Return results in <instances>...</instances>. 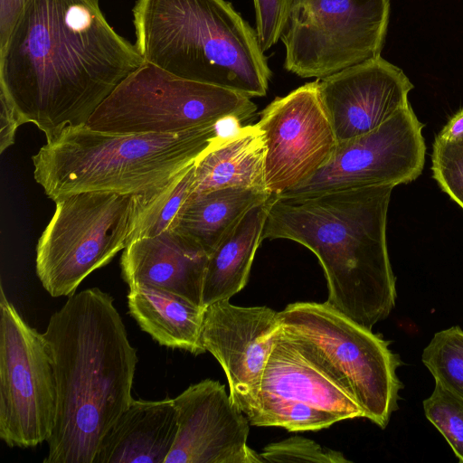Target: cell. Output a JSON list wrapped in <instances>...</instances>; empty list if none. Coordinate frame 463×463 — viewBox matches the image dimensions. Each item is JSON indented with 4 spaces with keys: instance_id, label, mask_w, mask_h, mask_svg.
Here are the masks:
<instances>
[{
    "instance_id": "obj_20",
    "label": "cell",
    "mask_w": 463,
    "mask_h": 463,
    "mask_svg": "<svg viewBox=\"0 0 463 463\" xmlns=\"http://www.w3.org/2000/svg\"><path fill=\"white\" fill-rule=\"evenodd\" d=\"M273 195V194H272ZM248 210L209 256L203 288V306L230 299L248 282L271 197Z\"/></svg>"
},
{
    "instance_id": "obj_13",
    "label": "cell",
    "mask_w": 463,
    "mask_h": 463,
    "mask_svg": "<svg viewBox=\"0 0 463 463\" xmlns=\"http://www.w3.org/2000/svg\"><path fill=\"white\" fill-rule=\"evenodd\" d=\"M281 330L279 312L238 307L223 299L204 309L202 343L222 367L235 405L255 411L268 360Z\"/></svg>"
},
{
    "instance_id": "obj_32",
    "label": "cell",
    "mask_w": 463,
    "mask_h": 463,
    "mask_svg": "<svg viewBox=\"0 0 463 463\" xmlns=\"http://www.w3.org/2000/svg\"><path fill=\"white\" fill-rule=\"evenodd\" d=\"M436 137L449 142L463 137V108L448 121Z\"/></svg>"
},
{
    "instance_id": "obj_26",
    "label": "cell",
    "mask_w": 463,
    "mask_h": 463,
    "mask_svg": "<svg viewBox=\"0 0 463 463\" xmlns=\"http://www.w3.org/2000/svg\"><path fill=\"white\" fill-rule=\"evenodd\" d=\"M427 419L439 430L460 462H463V400L436 383L423 402Z\"/></svg>"
},
{
    "instance_id": "obj_25",
    "label": "cell",
    "mask_w": 463,
    "mask_h": 463,
    "mask_svg": "<svg viewBox=\"0 0 463 463\" xmlns=\"http://www.w3.org/2000/svg\"><path fill=\"white\" fill-rule=\"evenodd\" d=\"M422 363L444 389L463 400V330L439 331L425 347Z\"/></svg>"
},
{
    "instance_id": "obj_19",
    "label": "cell",
    "mask_w": 463,
    "mask_h": 463,
    "mask_svg": "<svg viewBox=\"0 0 463 463\" xmlns=\"http://www.w3.org/2000/svg\"><path fill=\"white\" fill-rule=\"evenodd\" d=\"M128 312L140 328L161 345L201 354L204 307L149 286L131 288Z\"/></svg>"
},
{
    "instance_id": "obj_31",
    "label": "cell",
    "mask_w": 463,
    "mask_h": 463,
    "mask_svg": "<svg viewBox=\"0 0 463 463\" xmlns=\"http://www.w3.org/2000/svg\"><path fill=\"white\" fill-rule=\"evenodd\" d=\"M27 0H0V49L7 43Z\"/></svg>"
},
{
    "instance_id": "obj_18",
    "label": "cell",
    "mask_w": 463,
    "mask_h": 463,
    "mask_svg": "<svg viewBox=\"0 0 463 463\" xmlns=\"http://www.w3.org/2000/svg\"><path fill=\"white\" fill-rule=\"evenodd\" d=\"M260 395L307 403L342 420L364 418L362 409L313 365L281 330L263 373Z\"/></svg>"
},
{
    "instance_id": "obj_6",
    "label": "cell",
    "mask_w": 463,
    "mask_h": 463,
    "mask_svg": "<svg viewBox=\"0 0 463 463\" xmlns=\"http://www.w3.org/2000/svg\"><path fill=\"white\" fill-rule=\"evenodd\" d=\"M281 331L320 372L339 386L367 418L384 429L402 387L399 355L389 341L326 302H295L279 312Z\"/></svg>"
},
{
    "instance_id": "obj_10",
    "label": "cell",
    "mask_w": 463,
    "mask_h": 463,
    "mask_svg": "<svg viewBox=\"0 0 463 463\" xmlns=\"http://www.w3.org/2000/svg\"><path fill=\"white\" fill-rule=\"evenodd\" d=\"M0 438L29 448L50 438L56 418L53 365L43 334L0 297Z\"/></svg>"
},
{
    "instance_id": "obj_16",
    "label": "cell",
    "mask_w": 463,
    "mask_h": 463,
    "mask_svg": "<svg viewBox=\"0 0 463 463\" xmlns=\"http://www.w3.org/2000/svg\"><path fill=\"white\" fill-rule=\"evenodd\" d=\"M208 260L197 242L171 229L131 241L120 259L121 275L128 288L153 287L203 307Z\"/></svg>"
},
{
    "instance_id": "obj_4",
    "label": "cell",
    "mask_w": 463,
    "mask_h": 463,
    "mask_svg": "<svg viewBox=\"0 0 463 463\" xmlns=\"http://www.w3.org/2000/svg\"><path fill=\"white\" fill-rule=\"evenodd\" d=\"M241 127L234 118L166 134L70 127L32 157L33 177L52 201L81 192L145 194L165 186Z\"/></svg>"
},
{
    "instance_id": "obj_17",
    "label": "cell",
    "mask_w": 463,
    "mask_h": 463,
    "mask_svg": "<svg viewBox=\"0 0 463 463\" xmlns=\"http://www.w3.org/2000/svg\"><path fill=\"white\" fill-rule=\"evenodd\" d=\"M177 429L173 399H132L103 438L93 463H165Z\"/></svg>"
},
{
    "instance_id": "obj_5",
    "label": "cell",
    "mask_w": 463,
    "mask_h": 463,
    "mask_svg": "<svg viewBox=\"0 0 463 463\" xmlns=\"http://www.w3.org/2000/svg\"><path fill=\"white\" fill-rule=\"evenodd\" d=\"M135 44L146 62L175 76L251 97L271 71L255 30L225 0H137Z\"/></svg>"
},
{
    "instance_id": "obj_11",
    "label": "cell",
    "mask_w": 463,
    "mask_h": 463,
    "mask_svg": "<svg viewBox=\"0 0 463 463\" xmlns=\"http://www.w3.org/2000/svg\"><path fill=\"white\" fill-rule=\"evenodd\" d=\"M423 127L410 105L374 130L337 143L329 160L312 177L275 195L298 197L354 187L408 184L423 169Z\"/></svg>"
},
{
    "instance_id": "obj_9",
    "label": "cell",
    "mask_w": 463,
    "mask_h": 463,
    "mask_svg": "<svg viewBox=\"0 0 463 463\" xmlns=\"http://www.w3.org/2000/svg\"><path fill=\"white\" fill-rule=\"evenodd\" d=\"M389 14L390 0H292L284 68L322 79L381 56Z\"/></svg>"
},
{
    "instance_id": "obj_12",
    "label": "cell",
    "mask_w": 463,
    "mask_h": 463,
    "mask_svg": "<svg viewBox=\"0 0 463 463\" xmlns=\"http://www.w3.org/2000/svg\"><path fill=\"white\" fill-rule=\"evenodd\" d=\"M256 125L264 137L265 187L271 194L308 180L337 146L317 80L276 98L260 111Z\"/></svg>"
},
{
    "instance_id": "obj_15",
    "label": "cell",
    "mask_w": 463,
    "mask_h": 463,
    "mask_svg": "<svg viewBox=\"0 0 463 463\" xmlns=\"http://www.w3.org/2000/svg\"><path fill=\"white\" fill-rule=\"evenodd\" d=\"M317 80L337 143L374 130L410 106L413 89L404 72L381 56Z\"/></svg>"
},
{
    "instance_id": "obj_14",
    "label": "cell",
    "mask_w": 463,
    "mask_h": 463,
    "mask_svg": "<svg viewBox=\"0 0 463 463\" xmlns=\"http://www.w3.org/2000/svg\"><path fill=\"white\" fill-rule=\"evenodd\" d=\"M173 400L178 429L165 463H264L248 446L250 421L223 384L205 379Z\"/></svg>"
},
{
    "instance_id": "obj_22",
    "label": "cell",
    "mask_w": 463,
    "mask_h": 463,
    "mask_svg": "<svg viewBox=\"0 0 463 463\" xmlns=\"http://www.w3.org/2000/svg\"><path fill=\"white\" fill-rule=\"evenodd\" d=\"M271 195L266 190L241 187L192 193L172 229L194 240L210 256L248 210Z\"/></svg>"
},
{
    "instance_id": "obj_3",
    "label": "cell",
    "mask_w": 463,
    "mask_h": 463,
    "mask_svg": "<svg viewBox=\"0 0 463 463\" xmlns=\"http://www.w3.org/2000/svg\"><path fill=\"white\" fill-rule=\"evenodd\" d=\"M391 184L307 196L272 195L263 240L296 241L318 259L327 282L326 301L372 330L392 310L395 278L387 243Z\"/></svg>"
},
{
    "instance_id": "obj_30",
    "label": "cell",
    "mask_w": 463,
    "mask_h": 463,
    "mask_svg": "<svg viewBox=\"0 0 463 463\" xmlns=\"http://www.w3.org/2000/svg\"><path fill=\"white\" fill-rule=\"evenodd\" d=\"M20 123L10 100L0 92V153L14 143V137Z\"/></svg>"
},
{
    "instance_id": "obj_29",
    "label": "cell",
    "mask_w": 463,
    "mask_h": 463,
    "mask_svg": "<svg viewBox=\"0 0 463 463\" xmlns=\"http://www.w3.org/2000/svg\"><path fill=\"white\" fill-rule=\"evenodd\" d=\"M292 0H253L256 33L263 52L274 46L285 29Z\"/></svg>"
},
{
    "instance_id": "obj_7",
    "label": "cell",
    "mask_w": 463,
    "mask_h": 463,
    "mask_svg": "<svg viewBox=\"0 0 463 463\" xmlns=\"http://www.w3.org/2000/svg\"><path fill=\"white\" fill-rule=\"evenodd\" d=\"M256 109L246 95L184 79L145 61L116 87L86 126L113 134L176 133L228 118L243 122Z\"/></svg>"
},
{
    "instance_id": "obj_28",
    "label": "cell",
    "mask_w": 463,
    "mask_h": 463,
    "mask_svg": "<svg viewBox=\"0 0 463 463\" xmlns=\"http://www.w3.org/2000/svg\"><path fill=\"white\" fill-rule=\"evenodd\" d=\"M263 462L349 463L343 453L322 447L316 441L292 436L265 446L260 453Z\"/></svg>"
},
{
    "instance_id": "obj_27",
    "label": "cell",
    "mask_w": 463,
    "mask_h": 463,
    "mask_svg": "<svg viewBox=\"0 0 463 463\" xmlns=\"http://www.w3.org/2000/svg\"><path fill=\"white\" fill-rule=\"evenodd\" d=\"M431 171L442 191L463 210V137L452 142L435 137Z\"/></svg>"
},
{
    "instance_id": "obj_2",
    "label": "cell",
    "mask_w": 463,
    "mask_h": 463,
    "mask_svg": "<svg viewBox=\"0 0 463 463\" xmlns=\"http://www.w3.org/2000/svg\"><path fill=\"white\" fill-rule=\"evenodd\" d=\"M113 302L98 288L74 293L43 334L57 390L44 463H93L103 438L133 399L137 350Z\"/></svg>"
},
{
    "instance_id": "obj_8",
    "label": "cell",
    "mask_w": 463,
    "mask_h": 463,
    "mask_svg": "<svg viewBox=\"0 0 463 463\" xmlns=\"http://www.w3.org/2000/svg\"><path fill=\"white\" fill-rule=\"evenodd\" d=\"M141 194L81 192L54 201L36 247V273L52 297H69L129 242Z\"/></svg>"
},
{
    "instance_id": "obj_24",
    "label": "cell",
    "mask_w": 463,
    "mask_h": 463,
    "mask_svg": "<svg viewBox=\"0 0 463 463\" xmlns=\"http://www.w3.org/2000/svg\"><path fill=\"white\" fill-rule=\"evenodd\" d=\"M248 420L252 426L280 427L288 431L317 430L342 420L309 404L270 395H260L258 406Z\"/></svg>"
},
{
    "instance_id": "obj_1",
    "label": "cell",
    "mask_w": 463,
    "mask_h": 463,
    "mask_svg": "<svg viewBox=\"0 0 463 463\" xmlns=\"http://www.w3.org/2000/svg\"><path fill=\"white\" fill-rule=\"evenodd\" d=\"M144 62L99 0H27L0 49V92L20 125L34 124L51 142L67 128L86 125Z\"/></svg>"
},
{
    "instance_id": "obj_23",
    "label": "cell",
    "mask_w": 463,
    "mask_h": 463,
    "mask_svg": "<svg viewBox=\"0 0 463 463\" xmlns=\"http://www.w3.org/2000/svg\"><path fill=\"white\" fill-rule=\"evenodd\" d=\"M195 163L165 186L141 194L128 244L135 240L152 237L172 229L179 212L194 193Z\"/></svg>"
},
{
    "instance_id": "obj_21",
    "label": "cell",
    "mask_w": 463,
    "mask_h": 463,
    "mask_svg": "<svg viewBox=\"0 0 463 463\" xmlns=\"http://www.w3.org/2000/svg\"><path fill=\"white\" fill-rule=\"evenodd\" d=\"M265 153L257 125L242 126L196 161L194 193L227 187L266 190Z\"/></svg>"
}]
</instances>
